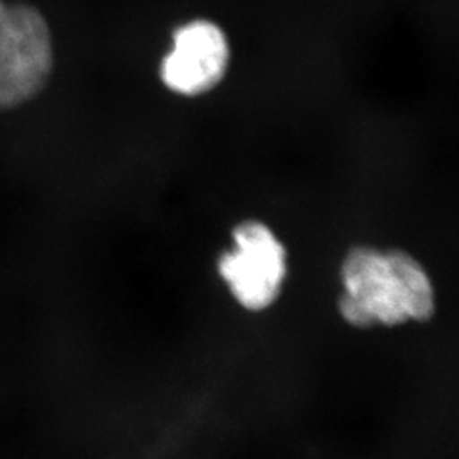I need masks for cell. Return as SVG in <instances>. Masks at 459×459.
Wrapping results in <instances>:
<instances>
[{"label":"cell","mask_w":459,"mask_h":459,"mask_svg":"<svg viewBox=\"0 0 459 459\" xmlns=\"http://www.w3.org/2000/svg\"><path fill=\"white\" fill-rule=\"evenodd\" d=\"M233 246L216 263L233 299L250 313L269 310L282 293L288 252L274 230L261 220H244L231 231Z\"/></svg>","instance_id":"2"},{"label":"cell","mask_w":459,"mask_h":459,"mask_svg":"<svg viewBox=\"0 0 459 459\" xmlns=\"http://www.w3.org/2000/svg\"><path fill=\"white\" fill-rule=\"evenodd\" d=\"M51 66L53 43L45 17L30 5L0 0V109L36 96Z\"/></svg>","instance_id":"3"},{"label":"cell","mask_w":459,"mask_h":459,"mask_svg":"<svg viewBox=\"0 0 459 459\" xmlns=\"http://www.w3.org/2000/svg\"><path fill=\"white\" fill-rule=\"evenodd\" d=\"M231 62L227 31L212 19L197 17L178 26L170 48L159 66L167 91L181 98H199L225 81Z\"/></svg>","instance_id":"4"},{"label":"cell","mask_w":459,"mask_h":459,"mask_svg":"<svg viewBox=\"0 0 459 459\" xmlns=\"http://www.w3.org/2000/svg\"><path fill=\"white\" fill-rule=\"evenodd\" d=\"M341 282L337 308L351 327L420 324L429 322L437 308L426 267L402 248H349L341 264Z\"/></svg>","instance_id":"1"}]
</instances>
